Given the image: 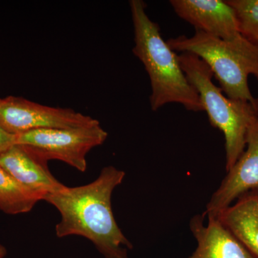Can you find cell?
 I'll use <instances>...</instances> for the list:
<instances>
[{"label":"cell","mask_w":258,"mask_h":258,"mask_svg":"<svg viewBox=\"0 0 258 258\" xmlns=\"http://www.w3.org/2000/svg\"><path fill=\"white\" fill-rule=\"evenodd\" d=\"M125 172L113 166L102 169L96 180L76 187L64 186L43 200L60 214L55 226L57 237L78 235L91 241L106 258H128L133 244L115 221L111 196L125 177Z\"/></svg>","instance_id":"cell-1"},{"label":"cell","mask_w":258,"mask_h":258,"mask_svg":"<svg viewBox=\"0 0 258 258\" xmlns=\"http://www.w3.org/2000/svg\"><path fill=\"white\" fill-rule=\"evenodd\" d=\"M134 28L133 52L143 63L152 86V111L168 104H181L188 111H204L198 93L186 79L178 55L161 36L160 28L146 13L142 0L129 2Z\"/></svg>","instance_id":"cell-2"},{"label":"cell","mask_w":258,"mask_h":258,"mask_svg":"<svg viewBox=\"0 0 258 258\" xmlns=\"http://www.w3.org/2000/svg\"><path fill=\"white\" fill-rule=\"evenodd\" d=\"M178 59L186 79L198 93L210 123L223 134L225 167L228 171L245 149L247 128L251 121L258 117V99L255 102L231 99L213 83V73L198 56L181 52Z\"/></svg>","instance_id":"cell-3"},{"label":"cell","mask_w":258,"mask_h":258,"mask_svg":"<svg viewBox=\"0 0 258 258\" xmlns=\"http://www.w3.org/2000/svg\"><path fill=\"white\" fill-rule=\"evenodd\" d=\"M174 51L198 56L211 70L225 96L234 100L255 102L249 90L248 77L258 74V46L243 36L232 41L196 30L192 36L169 39Z\"/></svg>","instance_id":"cell-4"},{"label":"cell","mask_w":258,"mask_h":258,"mask_svg":"<svg viewBox=\"0 0 258 258\" xmlns=\"http://www.w3.org/2000/svg\"><path fill=\"white\" fill-rule=\"evenodd\" d=\"M108 134L100 123L76 128H50L30 131L15 135V144L23 146L47 163L63 161L81 172L87 169V154L104 143Z\"/></svg>","instance_id":"cell-5"},{"label":"cell","mask_w":258,"mask_h":258,"mask_svg":"<svg viewBox=\"0 0 258 258\" xmlns=\"http://www.w3.org/2000/svg\"><path fill=\"white\" fill-rule=\"evenodd\" d=\"M98 123L92 117L70 108L43 106L18 97L0 99V125L13 135L39 129L81 128Z\"/></svg>","instance_id":"cell-6"},{"label":"cell","mask_w":258,"mask_h":258,"mask_svg":"<svg viewBox=\"0 0 258 258\" xmlns=\"http://www.w3.org/2000/svg\"><path fill=\"white\" fill-rule=\"evenodd\" d=\"M227 172L207 204L205 216H216L241 195L258 188V117L249 123L244 152Z\"/></svg>","instance_id":"cell-7"},{"label":"cell","mask_w":258,"mask_h":258,"mask_svg":"<svg viewBox=\"0 0 258 258\" xmlns=\"http://www.w3.org/2000/svg\"><path fill=\"white\" fill-rule=\"evenodd\" d=\"M180 18L200 30L227 41L242 36L235 10L222 0H171Z\"/></svg>","instance_id":"cell-8"},{"label":"cell","mask_w":258,"mask_h":258,"mask_svg":"<svg viewBox=\"0 0 258 258\" xmlns=\"http://www.w3.org/2000/svg\"><path fill=\"white\" fill-rule=\"evenodd\" d=\"M0 166L42 200L66 186L51 174L47 163L23 146L14 144L2 153Z\"/></svg>","instance_id":"cell-9"},{"label":"cell","mask_w":258,"mask_h":258,"mask_svg":"<svg viewBox=\"0 0 258 258\" xmlns=\"http://www.w3.org/2000/svg\"><path fill=\"white\" fill-rule=\"evenodd\" d=\"M189 229L198 246L189 258H257L216 217L195 215Z\"/></svg>","instance_id":"cell-10"},{"label":"cell","mask_w":258,"mask_h":258,"mask_svg":"<svg viewBox=\"0 0 258 258\" xmlns=\"http://www.w3.org/2000/svg\"><path fill=\"white\" fill-rule=\"evenodd\" d=\"M214 217L258 258V188L241 195Z\"/></svg>","instance_id":"cell-11"},{"label":"cell","mask_w":258,"mask_h":258,"mask_svg":"<svg viewBox=\"0 0 258 258\" xmlns=\"http://www.w3.org/2000/svg\"><path fill=\"white\" fill-rule=\"evenodd\" d=\"M40 200L0 166V210L9 215L27 213Z\"/></svg>","instance_id":"cell-12"},{"label":"cell","mask_w":258,"mask_h":258,"mask_svg":"<svg viewBox=\"0 0 258 258\" xmlns=\"http://www.w3.org/2000/svg\"><path fill=\"white\" fill-rule=\"evenodd\" d=\"M235 10L241 35L258 46V0H227Z\"/></svg>","instance_id":"cell-13"},{"label":"cell","mask_w":258,"mask_h":258,"mask_svg":"<svg viewBox=\"0 0 258 258\" xmlns=\"http://www.w3.org/2000/svg\"><path fill=\"white\" fill-rule=\"evenodd\" d=\"M15 144V135L8 133L0 125V154Z\"/></svg>","instance_id":"cell-14"},{"label":"cell","mask_w":258,"mask_h":258,"mask_svg":"<svg viewBox=\"0 0 258 258\" xmlns=\"http://www.w3.org/2000/svg\"><path fill=\"white\" fill-rule=\"evenodd\" d=\"M7 253H8V252H7V249L5 248V246L0 244V258L6 257Z\"/></svg>","instance_id":"cell-15"},{"label":"cell","mask_w":258,"mask_h":258,"mask_svg":"<svg viewBox=\"0 0 258 258\" xmlns=\"http://www.w3.org/2000/svg\"><path fill=\"white\" fill-rule=\"evenodd\" d=\"M256 78H257V81H258V74H257V76H256Z\"/></svg>","instance_id":"cell-16"}]
</instances>
